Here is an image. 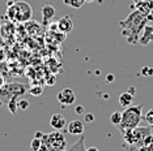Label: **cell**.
Returning a JSON list of instances; mask_svg holds the SVG:
<instances>
[{
	"mask_svg": "<svg viewBox=\"0 0 153 151\" xmlns=\"http://www.w3.org/2000/svg\"><path fill=\"white\" fill-rule=\"evenodd\" d=\"M151 18H152L151 15H144L143 12L135 8L128 15L126 20L119 22L120 29H122V35L126 38L128 43H132V44L137 43L143 29H144V26L147 25Z\"/></svg>",
	"mask_w": 153,
	"mask_h": 151,
	"instance_id": "obj_1",
	"label": "cell"
},
{
	"mask_svg": "<svg viewBox=\"0 0 153 151\" xmlns=\"http://www.w3.org/2000/svg\"><path fill=\"white\" fill-rule=\"evenodd\" d=\"M7 17L9 21L17 23H26L33 17V8L27 1H15L7 8Z\"/></svg>",
	"mask_w": 153,
	"mask_h": 151,
	"instance_id": "obj_2",
	"label": "cell"
},
{
	"mask_svg": "<svg viewBox=\"0 0 153 151\" xmlns=\"http://www.w3.org/2000/svg\"><path fill=\"white\" fill-rule=\"evenodd\" d=\"M141 109H143L141 104H136V106L132 104L130 107L124 108V111L122 112V121L118 125L120 132L127 129H135L136 126H139L143 119Z\"/></svg>",
	"mask_w": 153,
	"mask_h": 151,
	"instance_id": "obj_3",
	"label": "cell"
},
{
	"mask_svg": "<svg viewBox=\"0 0 153 151\" xmlns=\"http://www.w3.org/2000/svg\"><path fill=\"white\" fill-rule=\"evenodd\" d=\"M42 143L47 151H62L67 149V141L60 130H54L48 134H43Z\"/></svg>",
	"mask_w": 153,
	"mask_h": 151,
	"instance_id": "obj_4",
	"label": "cell"
},
{
	"mask_svg": "<svg viewBox=\"0 0 153 151\" xmlns=\"http://www.w3.org/2000/svg\"><path fill=\"white\" fill-rule=\"evenodd\" d=\"M26 92V86L22 84H8L0 89V99L9 100L12 97H21Z\"/></svg>",
	"mask_w": 153,
	"mask_h": 151,
	"instance_id": "obj_5",
	"label": "cell"
},
{
	"mask_svg": "<svg viewBox=\"0 0 153 151\" xmlns=\"http://www.w3.org/2000/svg\"><path fill=\"white\" fill-rule=\"evenodd\" d=\"M56 99L63 107H65V106H71L76 102V95H75V92H74L72 89L65 87V89H63V90H60L58 92Z\"/></svg>",
	"mask_w": 153,
	"mask_h": 151,
	"instance_id": "obj_6",
	"label": "cell"
},
{
	"mask_svg": "<svg viewBox=\"0 0 153 151\" xmlns=\"http://www.w3.org/2000/svg\"><path fill=\"white\" fill-rule=\"evenodd\" d=\"M58 25V30L64 34H68L72 32V29H74V21H72V18L69 16H63L60 17V18L56 22Z\"/></svg>",
	"mask_w": 153,
	"mask_h": 151,
	"instance_id": "obj_7",
	"label": "cell"
},
{
	"mask_svg": "<svg viewBox=\"0 0 153 151\" xmlns=\"http://www.w3.org/2000/svg\"><path fill=\"white\" fill-rule=\"evenodd\" d=\"M153 42V25H145L143 32L139 37V43H141L143 46H148L149 43Z\"/></svg>",
	"mask_w": 153,
	"mask_h": 151,
	"instance_id": "obj_8",
	"label": "cell"
},
{
	"mask_svg": "<svg viewBox=\"0 0 153 151\" xmlns=\"http://www.w3.org/2000/svg\"><path fill=\"white\" fill-rule=\"evenodd\" d=\"M84 122L81 120H72L67 124V132L74 136H81L84 133Z\"/></svg>",
	"mask_w": 153,
	"mask_h": 151,
	"instance_id": "obj_9",
	"label": "cell"
},
{
	"mask_svg": "<svg viewBox=\"0 0 153 151\" xmlns=\"http://www.w3.org/2000/svg\"><path fill=\"white\" fill-rule=\"evenodd\" d=\"M50 125L55 130H62L67 126V121H65V117L62 113H54L50 117Z\"/></svg>",
	"mask_w": 153,
	"mask_h": 151,
	"instance_id": "obj_10",
	"label": "cell"
},
{
	"mask_svg": "<svg viewBox=\"0 0 153 151\" xmlns=\"http://www.w3.org/2000/svg\"><path fill=\"white\" fill-rule=\"evenodd\" d=\"M41 12H42V20L45 23H47L51 18H54L55 13H56L55 8L51 4H45L42 7V9H41Z\"/></svg>",
	"mask_w": 153,
	"mask_h": 151,
	"instance_id": "obj_11",
	"label": "cell"
},
{
	"mask_svg": "<svg viewBox=\"0 0 153 151\" xmlns=\"http://www.w3.org/2000/svg\"><path fill=\"white\" fill-rule=\"evenodd\" d=\"M134 100H135V95H132L131 92H122L119 95V104L122 108H127L130 106L134 104Z\"/></svg>",
	"mask_w": 153,
	"mask_h": 151,
	"instance_id": "obj_12",
	"label": "cell"
},
{
	"mask_svg": "<svg viewBox=\"0 0 153 151\" xmlns=\"http://www.w3.org/2000/svg\"><path fill=\"white\" fill-rule=\"evenodd\" d=\"M67 151H86V147H85V136L81 134L80 139L77 142H75L71 147H68Z\"/></svg>",
	"mask_w": 153,
	"mask_h": 151,
	"instance_id": "obj_13",
	"label": "cell"
},
{
	"mask_svg": "<svg viewBox=\"0 0 153 151\" xmlns=\"http://www.w3.org/2000/svg\"><path fill=\"white\" fill-rule=\"evenodd\" d=\"M63 3L68 7H72L75 9H80L85 4V0H63Z\"/></svg>",
	"mask_w": 153,
	"mask_h": 151,
	"instance_id": "obj_14",
	"label": "cell"
},
{
	"mask_svg": "<svg viewBox=\"0 0 153 151\" xmlns=\"http://www.w3.org/2000/svg\"><path fill=\"white\" fill-rule=\"evenodd\" d=\"M110 121L113 122L114 125H119L120 121H122V112H119V111L113 112L110 116Z\"/></svg>",
	"mask_w": 153,
	"mask_h": 151,
	"instance_id": "obj_15",
	"label": "cell"
},
{
	"mask_svg": "<svg viewBox=\"0 0 153 151\" xmlns=\"http://www.w3.org/2000/svg\"><path fill=\"white\" fill-rule=\"evenodd\" d=\"M17 98L19 97H12L11 99L8 100V106H9V111H11L12 113H16L17 111Z\"/></svg>",
	"mask_w": 153,
	"mask_h": 151,
	"instance_id": "obj_16",
	"label": "cell"
},
{
	"mask_svg": "<svg viewBox=\"0 0 153 151\" xmlns=\"http://www.w3.org/2000/svg\"><path fill=\"white\" fill-rule=\"evenodd\" d=\"M29 106H30V103L27 99H19V102H17V108H20V109H22V111H26L27 108H29Z\"/></svg>",
	"mask_w": 153,
	"mask_h": 151,
	"instance_id": "obj_17",
	"label": "cell"
},
{
	"mask_svg": "<svg viewBox=\"0 0 153 151\" xmlns=\"http://www.w3.org/2000/svg\"><path fill=\"white\" fill-rule=\"evenodd\" d=\"M41 146H42V139L36 138V137H34L33 141H32V143H30V147H32V150L33 151H38V150L41 149Z\"/></svg>",
	"mask_w": 153,
	"mask_h": 151,
	"instance_id": "obj_18",
	"label": "cell"
},
{
	"mask_svg": "<svg viewBox=\"0 0 153 151\" xmlns=\"http://www.w3.org/2000/svg\"><path fill=\"white\" fill-rule=\"evenodd\" d=\"M43 92V87L42 86H33L29 89V94L34 95V97H38V95H41Z\"/></svg>",
	"mask_w": 153,
	"mask_h": 151,
	"instance_id": "obj_19",
	"label": "cell"
},
{
	"mask_svg": "<svg viewBox=\"0 0 153 151\" xmlns=\"http://www.w3.org/2000/svg\"><path fill=\"white\" fill-rule=\"evenodd\" d=\"M141 73H143V76H145V77H153V68L145 65V67H143Z\"/></svg>",
	"mask_w": 153,
	"mask_h": 151,
	"instance_id": "obj_20",
	"label": "cell"
},
{
	"mask_svg": "<svg viewBox=\"0 0 153 151\" xmlns=\"http://www.w3.org/2000/svg\"><path fill=\"white\" fill-rule=\"evenodd\" d=\"M144 119H145V121L148 122L151 126H153V108H151L149 111L145 113V116H144Z\"/></svg>",
	"mask_w": 153,
	"mask_h": 151,
	"instance_id": "obj_21",
	"label": "cell"
},
{
	"mask_svg": "<svg viewBox=\"0 0 153 151\" xmlns=\"http://www.w3.org/2000/svg\"><path fill=\"white\" fill-rule=\"evenodd\" d=\"M85 121L86 122H93L94 121V116H93L92 113H86L85 115Z\"/></svg>",
	"mask_w": 153,
	"mask_h": 151,
	"instance_id": "obj_22",
	"label": "cell"
},
{
	"mask_svg": "<svg viewBox=\"0 0 153 151\" xmlns=\"http://www.w3.org/2000/svg\"><path fill=\"white\" fill-rule=\"evenodd\" d=\"M4 60H5V52H4V50H3V47H0V63Z\"/></svg>",
	"mask_w": 153,
	"mask_h": 151,
	"instance_id": "obj_23",
	"label": "cell"
},
{
	"mask_svg": "<svg viewBox=\"0 0 153 151\" xmlns=\"http://www.w3.org/2000/svg\"><path fill=\"white\" fill-rule=\"evenodd\" d=\"M75 112L77 113V115H80V113H84V107H82V106H77V107L75 108Z\"/></svg>",
	"mask_w": 153,
	"mask_h": 151,
	"instance_id": "obj_24",
	"label": "cell"
},
{
	"mask_svg": "<svg viewBox=\"0 0 153 151\" xmlns=\"http://www.w3.org/2000/svg\"><path fill=\"white\" fill-rule=\"evenodd\" d=\"M4 84H5V81H4V77H3V74L0 73V89H1L3 86H4Z\"/></svg>",
	"mask_w": 153,
	"mask_h": 151,
	"instance_id": "obj_25",
	"label": "cell"
},
{
	"mask_svg": "<svg viewBox=\"0 0 153 151\" xmlns=\"http://www.w3.org/2000/svg\"><path fill=\"white\" fill-rule=\"evenodd\" d=\"M86 151H100V150L96 146H92V147H86Z\"/></svg>",
	"mask_w": 153,
	"mask_h": 151,
	"instance_id": "obj_26",
	"label": "cell"
},
{
	"mask_svg": "<svg viewBox=\"0 0 153 151\" xmlns=\"http://www.w3.org/2000/svg\"><path fill=\"white\" fill-rule=\"evenodd\" d=\"M34 137H36V138H39V139H42V137H43V133H41V132H37V133H36V136H34Z\"/></svg>",
	"mask_w": 153,
	"mask_h": 151,
	"instance_id": "obj_27",
	"label": "cell"
},
{
	"mask_svg": "<svg viewBox=\"0 0 153 151\" xmlns=\"http://www.w3.org/2000/svg\"><path fill=\"white\" fill-rule=\"evenodd\" d=\"M128 92H131L132 95H135V94H136V89L132 86V87H130V90H128Z\"/></svg>",
	"mask_w": 153,
	"mask_h": 151,
	"instance_id": "obj_28",
	"label": "cell"
},
{
	"mask_svg": "<svg viewBox=\"0 0 153 151\" xmlns=\"http://www.w3.org/2000/svg\"><path fill=\"white\" fill-rule=\"evenodd\" d=\"M107 81H114V74H109V76H107Z\"/></svg>",
	"mask_w": 153,
	"mask_h": 151,
	"instance_id": "obj_29",
	"label": "cell"
},
{
	"mask_svg": "<svg viewBox=\"0 0 153 151\" xmlns=\"http://www.w3.org/2000/svg\"><path fill=\"white\" fill-rule=\"evenodd\" d=\"M147 151H153V143H151L149 146H147Z\"/></svg>",
	"mask_w": 153,
	"mask_h": 151,
	"instance_id": "obj_30",
	"label": "cell"
},
{
	"mask_svg": "<svg viewBox=\"0 0 153 151\" xmlns=\"http://www.w3.org/2000/svg\"><path fill=\"white\" fill-rule=\"evenodd\" d=\"M0 30H1V20H0ZM0 44H3V38H1V34H0Z\"/></svg>",
	"mask_w": 153,
	"mask_h": 151,
	"instance_id": "obj_31",
	"label": "cell"
},
{
	"mask_svg": "<svg viewBox=\"0 0 153 151\" xmlns=\"http://www.w3.org/2000/svg\"><path fill=\"white\" fill-rule=\"evenodd\" d=\"M140 1H143V0H132V3H134V4H139Z\"/></svg>",
	"mask_w": 153,
	"mask_h": 151,
	"instance_id": "obj_32",
	"label": "cell"
},
{
	"mask_svg": "<svg viewBox=\"0 0 153 151\" xmlns=\"http://www.w3.org/2000/svg\"><path fill=\"white\" fill-rule=\"evenodd\" d=\"M145 1H148V3H149V4H151V5L153 7V0H145Z\"/></svg>",
	"mask_w": 153,
	"mask_h": 151,
	"instance_id": "obj_33",
	"label": "cell"
},
{
	"mask_svg": "<svg viewBox=\"0 0 153 151\" xmlns=\"http://www.w3.org/2000/svg\"><path fill=\"white\" fill-rule=\"evenodd\" d=\"M94 0H85V3H93Z\"/></svg>",
	"mask_w": 153,
	"mask_h": 151,
	"instance_id": "obj_34",
	"label": "cell"
}]
</instances>
